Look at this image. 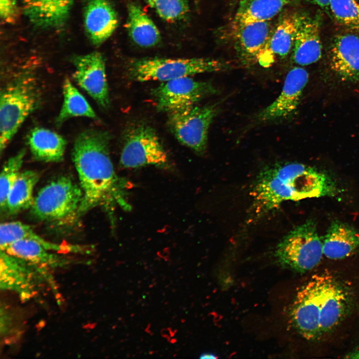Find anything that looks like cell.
Segmentation results:
<instances>
[{
    "label": "cell",
    "mask_w": 359,
    "mask_h": 359,
    "mask_svg": "<svg viewBox=\"0 0 359 359\" xmlns=\"http://www.w3.org/2000/svg\"><path fill=\"white\" fill-rule=\"evenodd\" d=\"M108 132L88 129L76 137L72 159L78 173L83 198L77 211L83 214L100 205H120L129 210L127 182L119 177L112 162Z\"/></svg>",
    "instance_id": "obj_1"
},
{
    "label": "cell",
    "mask_w": 359,
    "mask_h": 359,
    "mask_svg": "<svg viewBox=\"0 0 359 359\" xmlns=\"http://www.w3.org/2000/svg\"><path fill=\"white\" fill-rule=\"evenodd\" d=\"M338 191L326 173L298 163L275 164L259 174L252 191L253 209L257 217L286 200L334 196Z\"/></svg>",
    "instance_id": "obj_2"
},
{
    "label": "cell",
    "mask_w": 359,
    "mask_h": 359,
    "mask_svg": "<svg viewBox=\"0 0 359 359\" xmlns=\"http://www.w3.org/2000/svg\"><path fill=\"white\" fill-rule=\"evenodd\" d=\"M348 303L347 293L332 275L315 274L296 294L291 311L292 324L306 339H319L340 323Z\"/></svg>",
    "instance_id": "obj_3"
},
{
    "label": "cell",
    "mask_w": 359,
    "mask_h": 359,
    "mask_svg": "<svg viewBox=\"0 0 359 359\" xmlns=\"http://www.w3.org/2000/svg\"><path fill=\"white\" fill-rule=\"evenodd\" d=\"M39 100V89L31 76H20L2 88L0 98L1 153L23 122L38 107Z\"/></svg>",
    "instance_id": "obj_4"
},
{
    "label": "cell",
    "mask_w": 359,
    "mask_h": 359,
    "mask_svg": "<svg viewBox=\"0 0 359 359\" xmlns=\"http://www.w3.org/2000/svg\"><path fill=\"white\" fill-rule=\"evenodd\" d=\"M226 62L208 58H144L132 61L128 67L130 78L139 82L171 80L205 72L224 71Z\"/></svg>",
    "instance_id": "obj_5"
},
{
    "label": "cell",
    "mask_w": 359,
    "mask_h": 359,
    "mask_svg": "<svg viewBox=\"0 0 359 359\" xmlns=\"http://www.w3.org/2000/svg\"><path fill=\"white\" fill-rule=\"evenodd\" d=\"M323 255V242L312 220L290 231L278 243L275 252L280 266L301 273L316 267Z\"/></svg>",
    "instance_id": "obj_6"
},
{
    "label": "cell",
    "mask_w": 359,
    "mask_h": 359,
    "mask_svg": "<svg viewBox=\"0 0 359 359\" xmlns=\"http://www.w3.org/2000/svg\"><path fill=\"white\" fill-rule=\"evenodd\" d=\"M219 109L218 103L183 107L168 113V125L181 144L203 155L207 148L209 127Z\"/></svg>",
    "instance_id": "obj_7"
},
{
    "label": "cell",
    "mask_w": 359,
    "mask_h": 359,
    "mask_svg": "<svg viewBox=\"0 0 359 359\" xmlns=\"http://www.w3.org/2000/svg\"><path fill=\"white\" fill-rule=\"evenodd\" d=\"M82 198L81 187L70 178L61 177L38 191L34 197L31 212L41 220H60L77 213Z\"/></svg>",
    "instance_id": "obj_8"
},
{
    "label": "cell",
    "mask_w": 359,
    "mask_h": 359,
    "mask_svg": "<svg viewBox=\"0 0 359 359\" xmlns=\"http://www.w3.org/2000/svg\"><path fill=\"white\" fill-rule=\"evenodd\" d=\"M120 164L125 168L147 166L168 168L169 159L155 130L147 124L130 126L124 135Z\"/></svg>",
    "instance_id": "obj_9"
},
{
    "label": "cell",
    "mask_w": 359,
    "mask_h": 359,
    "mask_svg": "<svg viewBox=\"0 0 359 359\" xmlns=\"http://www.w3.org/2000/svg\"><path fill=\"white\" fill-rule=\"evenodd\" d=\"M217 92L211 83L196 81L186 76L164 82L153 89L152 94L157 109L168 113L195 105Z\"/></svg>",
    "instance_id": "obj_10"
},
{
    "label": "cell",
    "mask_w": 359,
    "mask_h": 359,
    "mask_svg": "<svg viewBox=\"0 0 359 359\" xmlns=\"http://www.w3.org/2000/svg\"><path fill=\"white\" fill-rule=\"evenodd\" d=\"M75 68L73 77L78 85L102 108L110 106L105 61L103 55L94 51L76 55L72 59Z\"/></svg>",
    "instance_id": "obj_11"
},
{
    "label": "cell",
    "mask_w": 359,
    "mask_h": 359,
    "mask_svg": "<svg viewBox=\"0 0 359 359\" xmlns=\"http://www.w3.org/2000/svg\"><path fill=\"white\" fill-rule=\"evenodd\" d=\"M308 79L309 74L305 69L300 67L291 69L286 76L279 95L256 115V119L260 122H268L292 116L298 107Z\"/></svg>",
    "instance_id": "obj_12"
},
{
    "label": "cell",
    "mask_w": 359,
    "mask_h": 359,
    "mask_svg": "<svg viewBox=\"0 0 359 359\" xmlns=\"http://www.w3.org/2000/svg\"><path fill=\"white\" fill-rule=\"evenodd\" d=\"M329 65L342 82L359 81V37L353 34L337 36L329 52Z\"/></svg>",
    "instance_id": "obj_13"
},
{
    "label": "cell",
    "mask_w": 359,
    "mask_h": 359,
    "mask_svg": "<svg viewBox=\"0 0 359 359\" xmlns=\"http://www.w3.org/2000/svg\"><path fill=\"white\" fill-rule=\"evenodd\" d=\"M84 29L91 42H104L118 25L117 13L108 0H86L83 8Z\"/></svg>",
    "instance_id": "obj_14"
},
{
    "label": "cell",
    "mask_w": 359,
    "mask_h": 359,
    "mask_svg": "<svg viewBox=\"0 0 359 359\" xmlns=\"http://www.w3.org/2000/svg\"><path fill=\"white\" fill-rule=\"evenodd\" d=\"M301 14L293 12L282 13L258 59L263 66L272 63L275 57L284 58L292 51Z\"/></svg>",
    "instance_id": "obj_15"
},
{
    "label": "cell",
    "mask_w": 359,
    "mask_h": 359,
    "mask_svg": "<svg viewBox=\"0 0 359 359\" xmlns=\"http://www.w3.org/2000/svg\"><path fill=\"white\" fill-rule=\"evenodd\" d=\"M28 20L42 29L63 26L69 16L74 0H21Z\"/></svg>",
    "instance_id": "obj_16"
},
{
    "label": "cell",
    "mask_w": 359,
    "mask_h": 359,
    "mask_svg": "<svg viewBox=\"0 0 359 359\" xmlns=\"http://www.w3.org/2000/svg\"><path fill=\"white\" fill-rule=\"evenodd\" d=\"M291 53L292 61L300 66L310 65L321 58L322 45L317 21L301 14Z\"/></svg>",
    "instance_id": "obj_17"
},
{
    "label": "cell",
    "mask_w": 359,
    "mask_h": 359,
    "mask_svg": "<svg viewBox=\"0 0 359 359\" xmlns=\"http://www.w3.org/2000/svg\"><path fill=\"white\" fill-rule=\"evenodd\" d=\"M323 242V254L334 260L348 257L359 247V231L339 221L333 222Z\"/></svg>",
    "instance_id": "obj_18"
},
{
    "label": "cell",
    "mask_w": 359,
    "mask_h": 359,
    "mask_svg": "<svg viewBox=\"0 0 359 359\" xmlns=\"http://www.w3.org/2000/svg\"><path fill=\"white\" fill-rule=\"evenodd\" d=\"M28 144L36 159L45 162H58L63 158L67 142L54 131L35 127L28 135Z\"/></svg>",
    "instance_id": "obj_19"
},
{
    "label": "cell",
    "mask_w": 359,
    "mask_h": 359,
    "mask_svg": "<svg viewBox=\"0 0 359 359\" xmlns=\"http://www.w3.org/2000/svg\"><path fill=\"white\" fill-rule=\"evenodd\" d=\"M269 21L235 24V39L239 53L246 58H258L272 29Z\"/></svg>",
    "instance_id": "obj_20"
},
{
    "label": "cell",
    "mask_w": 359,
    "mask_h": 359,
    "mask_svg": "<svg viewBox=\"0 0 359 359\" xmlns=\"http://www.w3.org/2000/svg\"><path fill=\"white\" fill-rule=\"evenodd\" d=\"M23 239L34 240L49 251L77 253L86 250V247L80 245L58 244L50 242L36 234L30 226L20 221L7 222L0 224L1 250H4L11 243Z\"/></svg>",
    "instance_id": "obj_21"
},
{
    "label": "cell",
    "mask_w": 359,
    "mask_h": 359,
    "mask_svg": "<svg viewBox=\"0 0 359 359\" xmlns=\"http://www.w3.org/2000/svg\"><path fill=\"white\" fill-rule=\"evenodd\" d=\"M126 28L133 41L142 47L156 45L161 40L160 32L153 20L138 4L128 5Z\"/></svg>",
    "instance_id": "obj_22"
},
{
    "label": "cell",
    "mask_w": 359,
    "mask_h": 359,
    "mask_svg": "<svg viewBox=\"0 0 359 359\" xmlns=\"http://www.w3.org/2000/svg\"><path fill=\"white\" fill-rule=\"evenodd\" d=\"M290 0H241L235 16V24L269 21Z\"/></svg>",
    "instance_id": "obj_23"
},
{
    "label": "cell",
    "mask_w": 359,
    "mask_h": 359,
    "mask_svg": "<svg viewBox=\"0 0 359 359\" xmlns=\"http://www.w3.org/2000/svg\"><path fill=\"white\" fill-rule=\"evenodd\" d=\"M39 178L36 172H20L8 194L5 210L14 214L31 207L34 199L33 189Z\"/></svg>",
    "instance_id": "obj_24"
},
{
    "label": "cell",
    "mask_w": 359,
    "mask_h": 359,
    "mask_svg": "<svg viewBox=\"0 0 359 359\" xmlns=\"http://www.w3.org/2000/svg\"><path fill=\"white\" fill-rule=\"evenodd\" d=\"M62 89L63 102L56 118L57 126H60L65 121L74 117L97 119L94 110L69 78L64 79Z\"/></svg>",
    "instance_id": "obj_25"
},
{
    "label": "cell",
    "mask_w": 359,
    "mask_h": 359,
    "mask_svg": "<svg viewBox=\"0 0 359 359\" xmlns=\"http://www.w3.org/2000/svg\"><path fill=\"white\" fill-rule=\"evenodd\" d=\"M3 251L33 264L56 266L62 263L60 257L51 253L40 244L30 239L15 241L8 245Z\"/></svg>",
    "instance_id": "obj_26"
},
{
    "label": "cell",
    "mask_w": 359,
    "mask_h": 359,
    "mask_svg": "<svg viewBox=\"0 0 359 359\" xmlns=\"http://www.w3.org/2000/svg\"><path fill=\"white\" fill-rule=\"evenodd\" d=\"M26 151L23 149L4 164L0 175V205L5 210L8 194L18 177Z\"/></svg>",
    "instance_id": "obj_27"
},
{
    "label": "cell",
    "mask_w": 359,
    "mask_h": 359,
    "mask_svg": "<svg viewBox=\"0 0 359 359\" xmlns=\"http://www.w3.org/2000/svg\"><path fill=\"white\" fill-rule=\"evenodd\" d=\"M329 6L337 21L359 32V3L356 0H330Z\"/></svg>",
    "instance_id": "obj_28"
},
{
    "label": "cell",
    "mask_w": 359,
    "mask_h": 359,
    "mask_svg": "<svg viewBox=\"0 0 359 359\" xmlns=\"http://www.w3.org/2000/svg\"><path fill=\"white\" fill-rule=\"evenodd\" d=\"M159 16L167 21L183 18L188 11L187 0H146Z\"/></svg>",
    "instance_id": "obj_29"
},
{
    "label": "cell",
    "mask_w": 359,
    "mask_h": 359,
    "mask_svg": "<svg viewBox=\"0 0 359 359\" xmlns=\"http://www.w3.org/2000/svg\"><path fill=\"white\" fill-rule=\"evenodd\" d=\"M18 13L16 0H0V16L7 23H12Z\"/></svg>",
    "instance_id": "obj_30"
},
{
    "label": "cell",
    "mask_w": 359,
    "mask_h": 359,
    "mask_svg": "<svg viewBox=\"0 0 359 359\" xmlns=\"http://www.w3.org/2000/svg\"><path fill=\"white\" fill-rule=\"evenodd\" d=\"M344 358L347 359H359V346L355 350L347 354Z\"/></svg>",
    "instance_id": "obj_31"
},
{
    "label": "cell",
    "mask_w": 359,
    "mask_h": 359,
    "mask_svg": "<svg viewBox=\"0 0 359 359\" xmlns=\"http://www.w3.org/2000/svg\"><path fill=\"white\" fill-rule=\"evenodd\" d=\"M315 3L322 7L329 6L330 0H311Z\"/></svg>",
    "instance_id": "obj_32"
},
{
    "label": "cell",
    "mask_w": 359,
    "mask_h": 359,
    "mask_svg": "<svg viewBox=\"0 0 359 359\" xmlns=\"http://www.w3.org/2000/svg\"><path fill=\"white\" fill-rule=\"evenodd\" d=\"M216 358L215 355L211 353H203L199 357L200 359H215Z\"/></svg>",
    "instance_id": "obj_33"
}]
</instances>
